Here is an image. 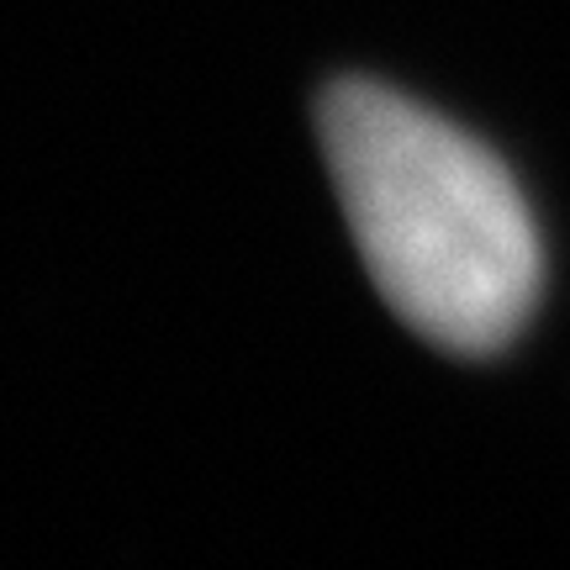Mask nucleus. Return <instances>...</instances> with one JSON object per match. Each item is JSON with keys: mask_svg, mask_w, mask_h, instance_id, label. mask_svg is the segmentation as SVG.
I'll use <instances>...</instances> for the list:
<instances>
[{"mask_svg": "<svg viewBox=\"0 0 570 570\" xmlns=\"http://www.w3.org/2000/svg\"><path fill=\"white\" fill-rule=\"evenodd\" d=\"M323 154L375 291L428 344L491 354L539 306L544 248L512 169L439 111L348 80L323 101Z\"/></svg>", "mask_w": 570, "mask_h": 570, "instance_id": "1", "label": "nucleus"}]
</instances>
